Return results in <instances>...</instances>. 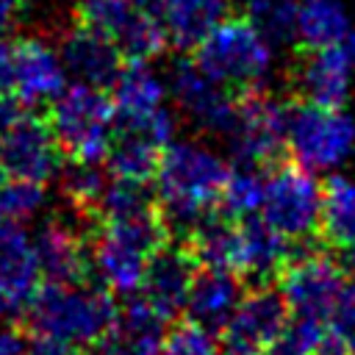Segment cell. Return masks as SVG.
Instances as JSON below:
<instances>
[{
  "mask_svg": "<svg viewBox=\"0 0 355 355\" xmlns=\"http://www.w3.org/2000/svg\"><path fill=\"white\" fill-rule=\"evenodd\" d=\"M347 50H349V55H352V61H355V31L349 33V42H347Z\"/></svg>",
  "mask_w": 355,
  "mask_h": 355,
  "instance_id": "cell-40",
  "label": "cell"
},
{
  "mask_svg": "<svg viewBox=\"0 0 355 355\" xmlns=\"http://www.w3.org/2000/svg\"><path fill=\"white\" fill-rule=\"evenodd\" d=\"M261 202H263V180L258 178V169L233 166L219 200V211H225L233 219H244L261 214Z\"/></svg>",
  "mask_w": 355,
  "mask_h": 355,
  "instance_id": "cell-30",
  "label": "cell"
},
{
  "mask_svg": "<svg viewBox=\"0 0 355 355\" xmlns=\"http://www.w3.org/2000/svg\"><path fill=\"white\" fill-rule=\"evenodd\" d=\"M233 166L202 144H169L155 172V197L175 241H183L191 227L219 208Z\"/></svg>",
  "mask_w": 355,
  "mask_h": 355,
  "instance_id": "cell-1",
  "label": "cell"
},
{
  "mask_svg": "<svg viewBox=\"0 0 355 355\" xmlns=\"http://www.w3.org/2000/svg\"><path fill=\"white\" fill-rule=\"evenodd\" d=\"M297 244L277 233L263 216L252 214L239 219V263L236 275L252 286L272 283L291 261Z\"/></svg>",
  "mask_w": 355,
  "mask_h": 355,
  "instance_id": "cell-19",
  "label": "cell"
},
{
  "mask_svg": "<svg viewBox=\"0 0 355 355\" xmlns=\"http://www.w3.org/2000/svg\"><path fill=\"white\" fill-rule=\"evenodd\" d=\"M6 178H8V175H6V166H3V158H0V183H3Z\"/></svg>",
  "mask_w": 355,
  "mask_h": 355,
  "instance_id": "cell-42",
  "label": "cell"
},
{
  "mask_svg": "<svg viewBox=\"0 0 355 355\" xmlns=\"http://www.w3.org/2000/svg\"><path fill=\"white\" fill-rule=\"evenodd\" d=\"M44 202V183L25 178H6L0 183V214L11 222L31 219Z\"/></svg>",
  "mask_w": 355,
  "mask_h": 355,
  "instance_id": "cell-32",
  "label": "cell"
},
{
  "mask_svg": "<svg viewBox=\"0 0 355 355\" xmlns=\"http://www.w3.org/2000/svg\"><path fill=\"white\" fill-rule=\"evenodd\" d=\"M116 311L111 288L89 277L80 283H42L22 316L28 330L58 336L89 349L108 330Z\"/></svg>",
  "mask_w": 355,
  "mask_h": 355,
  "instance_id": "cell-3",
  "label": "cell"
},
{
  "mask_svg": "<svg viewBox=\"0 0 355 355\" xmlns=\"http://www.w3.org/2000/svg\"><path fill=\"white\" fill-rule=\"evenodd\" d=\"M33 252L44 283H80L92 277L89 241L67 219L44 222L33 236Z\"/></svg>",
  "mask_w": 355,
  "mask_h": 355,
  "instance_id": "cell-18",
  "label": "cell"
},
{
  "mask_svg": "<svg viewBox=\"0 0 355 355\" xmlns=\"http://www.w3.org/2000/svg\"><path fill=\"white\" fill-rule=\"evenodd\" d=\"M111 100L116 116H147L161 108L164 103V86L155 78V72L147 67V61H128L119 72V78L111 86Z\"/></svg>",
  "mask_w": 355,
  "mask_h": 355,
  "instance_id": "cell-26",
  "label": "cell"
},
{
  "mask_svg": "<svg viewBox=\"0 0 355 355\" xmlns=\"http://www.w3.org/2000/svg\"><path fill=\"white\" fill-rule=\"evenodd\" d=\"M78 19L108 33L122 50L125 61H150L155 58L166 42V25L155 17L136 11L128 0H92L78 3Z\"/></svg>",
  "mask_w": 355,
  "mask_h": 355,
  "instance_id": "cell-13",
  "label": "cell"
},
{
  "mask_svg": "<svg viewBox=\"0 0 355 355\" xmlns=\"http://www.w3.org/2000/svg\"><path fill=\"white\" fill-rule=\"evenodd\" d=\"M261 216L294 244H308L319 236L322 216V186L294 158H283L269 169L263 180Z\"/></svg>",
  "mask_w": 355,
  "mask_h": 355,
  "instance_id": "cell-6",
  "label": "cell"
},
{
  "mask_svg": "<svg viewBox=\"0 0 355 355\" xmlns=\"http://www.w3.org/2000/svg\"><path fill=\"white\" fill-rule=\"evenodd\" d=\"M297 0H247L250 22L277 44H286L297 36Z\"/></svg>",
  "mask_w": 355,
  "mask_h": 355,
  "instance_id": "cell-29",
  "label": "cell"
},
{
  "mask_svg": "<svg viewBox=\"0 0 355 355\" xmlns=\"http://www.w3.org/2000/svg\"><path fill=\"white\" fill-rule=\"evenodd\" d=\"M288 319L291 308L272 283L247 288L227 324L216 333L222 355H263Z\"/></svg>",
  "mask_w": 355,
  "mask_h": 355,
  "instance_id": "cell-12",
  "label": "cell"
},
{
  "mask_svg": "<svg viewBox=\"0 0 355 355\" xmlns=\"http://www.w3.org/2000/svg\"><path fill=\"white\" fill-rule=\"evenodd\" d=\"M172 94L178 105L214 133H227L236 116V97L211 80L194 61H180L172 72Z\"/></svg>",
  "mask_w": 355,
  "mask_h": 355,
  "instance_id": "cell-17",
  "label": "cell"
},
{
  "mask_svg": "<svg viewBox=\"0 0 355 355\" xmlns=\"http://www.w3.org/2000/svg\"><path fill=\"white\" fill-rule=\"evenodd\" d=\"M241 283L244 280L233 269L197 266L189 288V300H186V313H189L186 319L197 322L211 333H219L244 297Z\"/></svg>",
  "mask_w": 355,
  "mask_h": 355,
  "instance_id": "cell-23",
  "label": "cell"
},
{
  "mask_svg": "<svg viewBox=\"0 0 355 355\" xmlns=\"http://www.w3.org/2000/svg\"><path fill=\"white\" fill-rule=\"evenodd\" d=\"M349 17L341 0H300L297 39L302 47H327L349 39Z\"/></svg>",
  "mask_w": 355,
  "mask_h": 355,
  "instance_id": "cell-28",
  "label": "cell"
},
{
  "mask_svg": "<svg viewBox=\"0 0 355 355\" xmlns=\"http://www.w3.org/2000/svg\"><path fill=\"white\" fill-rule=\"evenodd\" d=\"M227 0H164V25L169 42L183 50L194 44L225 17Z\"/></svg>",
  "mask_w": 355,
  "mask_h": 355,
  "instance_id": "cell-27",
  "label": "cell"
},
{
  "mask_svg": "<svg viewBox=\"0 0 355 355\" xmlns=\"http://www.w3.org/2000/svg\"><path fill=\"white\" fill-rule=\"evenodd\" d=\"M86 241L97 280L116 294H130L139 291L150 258L172 241V236L155 202L150 208L97 219L86 233Z\"/></svg>",
  "mask_w": 355,
  "mask_h": 355,
  "instance_id": "cell-2",
  "label": "cell"
},
{
  "mask_svg": "<svg viewBox=\"0 0 355 355\" xmlns=\"http://www.w3.org/2000/svg\"><path fill=\"white\" fill-rule=\"evenodd\" d=\"M0 158L8 178L47 183L64 158L47 114L19 105L0 130Z\"/></svg>",
  "mask_w": 355,
  "mask_h": 355,
  "instance_id": "cell-11",
  "label": "cell"
},
{
  "mask_svg": "<svg viewBox=\"0 0 355 355\" xmlns=\"http://www.w3.org/2000/svg\"><path fill=\"white\" fill-rule=\"evenodd\" d=\"M352 55L341 44L327 47H302L297 69H294V86L297 100L341 108L349 94V78H352Z\"/></svg>",
  "mask_w": 355,
  "mask_h": 355,
  "instance_id": "cell-15",
  "label": "cell"
},
{
  "mask_svg": "<svg viewBox=\"0 0 355 355\" xmlns=\"http://www.w3.org/2000/svg\"><path fill=\"white\" fill-rule=\"evenodd\" d=\"M355 147V119L341 108L297 100L288 105V150L308 169L338 166Z\"/></svg>",
  "mask_w": 355,
  "mask_h": 355,
  "instance_id": "cell-9",
  "label": "cell"
},
{
  "mask_svg": "<svg viewBox=\"0 0 355 355\" xmlns=\"http://www.w3.org/2000/svg\"><path fill=\"white\" fill-rule=\"evenodd\" d=\"M47 119L64 158L80 164H105L116 122L108 89L75 80L47 105Z\"/></svg>",
  "mask_w": 355,
  "mask_h": 355,
  "instance_id": "cell-5",
  "label": "cell"
},
{
  "mask_svg": "<svg viewBox=\"0 0 355 355\" xmlns=\"http://www.w3.org/2000/svg\"><path fill=\"white\" fill-rule=\"evenodd\" d=\"M280 291L291 308V316H305L330 324L338 300L347 288V269L330 252L297 244L291 261L280 272Z\"/></svg>",
  "mask_w": 355,
  "mask_h": 355,
  "instance_id": "cell-8",
  "label": "cell"
},
{
  "mask_svg": "<svg viewBox=\"0 0 355 355\" xmlns=\"http://www.w3.org/2000/svg\"><path fill=\"white\" fill-rule=\"evenodd\" d=\"M0 355H25V333L0 330Z\"/></svg>",
  "mask_w": 355,
  "mask_h": 355,
  "instance_id": "cell-38",
  "label": "cell"
},
{
  "mask_svg": "<svg viewBox=\"0 0 355 355\" xmlns=\"http://www.w3.org/2000/svg\"><path fill=\"white\" fill-rule=\"evenodd\" d=\"M311 355H352V347L344 336H338L333 327L324 333V338L311 349Z\"/></svg>",
  "mask_w": 355,
  "mask_h": 355,
  "instance_id": "cell-37",
  "label": "cell"
},
{
  "mask_svg": "<svg viewBox=\"0 0 355 355\" xmlns=\"http://www.w3.org/2000/svg\"><path fill=\"white\" fill-rule=\"evenodd\" d=\"M64 61L39 39L14 42V97L28 108L50 105L64 86Z\"/></svg>",
  "mask_w": 355,
  "mask_h": 355,
  "instance_id": "cell-22",
  "label": "cell"
},
{
  "mask_svg": "<svg viewBox=\"0 0 355 355\" xmlns=\"http://www.w3.org/2000/svg\"><path fill=\"white\" fill-rule=\"evenodd\" d=\"M42 283L33 241H28L19 222H8L0 230V311L25 313Z\"/></svg>",
  "mask_w": 355,
  "mask_h": 355,
  "instance_id": "cell-16",
  "label": "cell"
},
{
  "mask_svg": "<svg viewBox=\"0 0 355 355\" xmlns=\"http://www.w3.org/2000/svg\"><path fill=\"white\" fill-rule=\"evenodd\" d=\"M200 266H219L233 269L239 263V219L227 216L225 211H211L202 216L191 233L180 241Z\"/></svg>",
  "mask_w": 355,
  "mask_h": 355,
  "instance_id": "cell-24",
  "label": "cell"
},
{
  "mask_svg": "<svg viewBox=\"0 0 355 355\" xmlns=\"http://www.w3.org/2000/svg\"><path fill=\"white\" fill-rule=\"evenodd\" d=\"M347 263H349V266L355 269V244H352V247L347 250Z\"/></svg>",
  "mask_w": 355,
  "mask_h": 355,
  "instance_id": "cell-41",
  "label": "cell"
},
{
  "mask_svg": "<svg viewBox=\"0 0 355 355\" xmlns=\"http://www.w3.org/2000/svg\"><path fill=\"white\" fill-rule=\"evenodd\" d=\"M166 338V319L141 297L125 302L108 330L89 347L92 355H158Z\"/></svg>",
  "mask_w": 355,
  "mask_h": 355,
  "instance_id": "cell-20",
  "label": "cell"
},
{
  "mask_svg": "<svg viewBox=\"0 0 355 355\" xmlns=\"http://www.w3.org/2000/svg\"><path fill=\"white\" fill-rule=\"evenodd\" d=\"M319 239L333 250L355 244V183L344 175H330L322 186Z\"/></svg>",
  "mask_w": 355,
  "mask_h": 355,
  "instance_id": "cell-25",
  "label": "cell"
},
{
  "mask_svg": "<svg viewBox=\"0 0 355 355\" xmlns=\"http://www.w3.org/2000/svg\"><path fill=\"white\" fill-rule=\"evenodd\" d=\"M89 349L58 338V336H47V333H25V355H86Z\"/></svg>",
  "mask_w": 355,
  "mask_h": 355,
  "instance_id": "cell-34",
  "label": "cell"
},
{
  "mask_svg": "<svg viewBox=\"0 0 355 355\" xmlns=\"http://www.w3.org/2000/svg\"><path fill=\"white\" fill-rule=\"evenodd\" d=\"M169 141L172 116L164 105L147 116H116L105 153V169L119 180L153 183Z\"/></svg>",
  "mask_w": 355,
  "mask_h": 355,
  "instance_id": "cell-10",
  "label": "cell"
},
{
  "mask_svg": "<svg viewBox=\"0 0 355 355\" xmlns=\"http://www.w3.org/2000/svg\"><path fill=\"white\" fill-rule=\"evenodd\" d=\"M225 136L230 141L236 166L272 169L286 158L288 108L266 97L261 89H250L236 97V116Z\"/></svg>",
  "mask_w": 355,
  "mask_h": 355,
  "instance_id": "cell-7",
  "label": "cell"
},
{
  "mask_svg": "<svg viewBox=\"0 0 355 355\" xmlns=\"http://www.w3.org/2000/svg\"><path fill=\"white\" fill-rule=\"evenodd\" d=\"M191 61L219 86L233 94L258 89L272 50L269 39L250 22V17H222L191 50Z\"/></svg>",
  "mask_w": 355,
  "mask_h": 355,
  "instance_id": "cell-4",
  "label": "cell"
},
{
  "mask_svg": "<svg viewBox=\"0 0 355 355\" xmlns=\"http://www.w3.org/2000/svg\"><path fill=\"white\" fill-rule=\"evenodd\" d=\"M14 97V44L0 39V100Z\"/></svg>",
  "mask_w": 355,
  "mask_h": 355,
  "instance_id": "cell-36",
  "label": "cell"
},
{
  "mask_svg": "<svg viewBox=\"0 0 355 355\" xmlns=\"http://www.w3.org/2000/svg\"><path fill=\"white\" fill-rule=\"evenodd\" d=\"M61 61L78 80L100 86V89H111L114 80L119 78L122 67L128 64L122 50L116 47V42L108 33H103L80 19L64 36Z\"/></svg>",
  "mask_w": 355,
  "mask_h": 355,
  "instance_id": "cell-21",
  "label": "cell"
},
{
  "mask_svg": "<svg viewBox=\"0 0 355 355\" xmlns=\"http://www.w3.org/2000/svg\"><path fill=\"white\" fill-rule=\"evenodd\" d=\"M330 324L305 319V316H291L286 327L275 336V341L263 349V355H311V349L324 338Z\"/></svg>",
  "mask_w": 355,
  "mask_h": 355,
  "instance_id": "cell-31",
  "label": "cell"
},
{
  "mask_svg": "<svg viewBox=\"0 0 355 355\" xmlns=\"http://www.w3.org/2000/svg\"><path fill=\"white\" fill-rule=\"evenodd\" d=\"M158 355H222V347L216 333L200 327L191 319H183L166 333Z\"/></svg>",
  "mask_w": 355,
  "mask_h": 355,
  "instance_id": "cell-33",
  "label": "cell"
},
{
  "mask_svg": "<svg viewBox=\"0 0 355 355\" xmlns=\"http://www.w3.org/2000/svg\"><path fill=\"white\" fill-rule=\"evenodd\" d=\"M22 11V0H0V31L8 28Z\"/></svg>",
  "mask_w": 355,
  "mask_h": 355,
  "instance_id": "cell-39",
  "label": "cell"
},
{
  "mask_svg": "<svg viewBox=\"0 0 355 355\" xmlns=\"http://www.w3.org/2000/svg\"><path fill=\"white\" fill-rule=\"evenodd\" d=\"M197 261L194 255L180 244V241H166L147 263L141 286H139V297L155 311L161 313L166 322L178 319V313L186 308L189 300V288L197 272Z\"/></svg>",
  "mask_w": 355,
  "mask_h": 355,
  "instance_id": "cell-14",
  "label": "cell"
},
{
  "mask_svg": "<svg viewBox=\"0 0 355 355\" xmlns=\"http://www.w3.org/2000/svg\"><path fill=\"white\" fill-rule=\"evenodd\" d=\"M78 3H92V0H78Z\"/></svg>",
  "mask_w": 355,
  "mask_h": 355,
  "instance_id": "cell-43",
  "label": "cell"
},
{
  "mask_svg": "<svg viewBox=\"0 0 355 355\" xmlns=\"http://www.w3.org/2000/svg\"><path fill=\"white\" fill-rule=\"evenodd\" d=\"M330 327L338 336H344L349 341V347L355 349V283H347V288L338 300V308L330 319Z\"/></svg>",
  "mask_w": 355,
  "mask_h": 355,
  "instance_id": "cell-35",
  "label": "cell"
}]
</instances>
